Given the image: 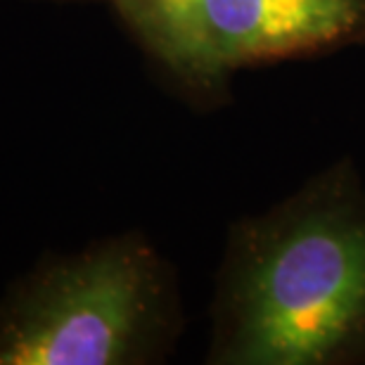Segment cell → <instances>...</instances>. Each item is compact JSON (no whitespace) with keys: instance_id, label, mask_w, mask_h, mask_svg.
I'll return each mask as SVG.
<instances>
[{"instance_id":"3957f363","label":"cell","mask_w":365,"mask_h":365,"mask_svg":"<svg viewBox=\"0 0 365 365\" xmlns=\"http://www.w3.org/2000/svg\"><path fill=\"white\" fill-rule=\"evenodd\" d=\"M365 43V0H197L178 78L221 91L240 69Z\"/></svg>"},{"instance_id":"6da1fadb","label":"cell","mask_w":365,"mask_h":365,"mask_svg":"<svg viewBox=\"0 0 365 365\" xmlns=\"http://www.w3.org/2000/svg\"><path fill=\"white\" fill-rule=\"evenodd\" d=\"M207 363H365V180L351 159L230 225Z\"/></svg>"},{"instance_id":"7a4b0ae2","label":"cell","mask_w":365,"mask_h":365,"mask_svg":"<svg viewBox=\"0 0 365 365\" xmlns=\"http://www.w3.org/2000/svg\"><path fill=\"white\" fill-rule=\"evenodd\" d=\"M171 266L126 232L48 261L0 304V365H140L180 332Z\"/></svg>"},{"instance_id":"277c9868","label":"cell","mask_w":365,"mask_h":365,"mask_svg":"<svg viewBox=\"0 0 365 365\" xmlns=\"http://www.w3.org/2000/svg\"><path fill=\"white\" fill-rule=\"evenodd\" d=\"M135 41L178 78L197 0H109Z\"/></svg>"}]
</instances>
